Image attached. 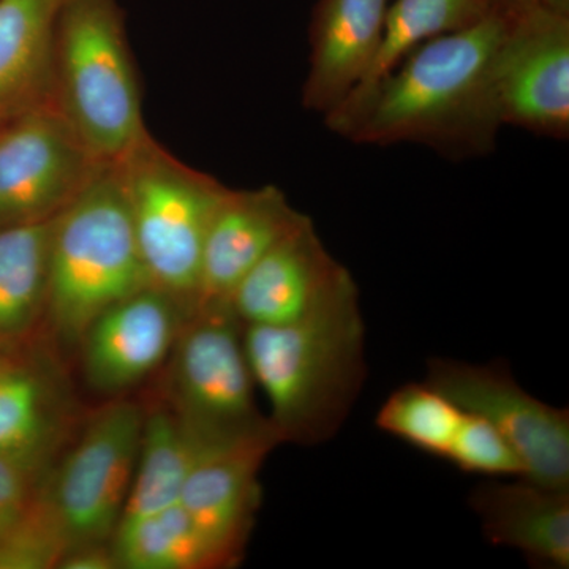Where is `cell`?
I'll return each mask as SVG.
<instances>
[{"mask_svg": "<svg viewBox=\"0 0 569 569\" xmlns=\"http://www.w3.org/2000/svg\"><path fill=\"white\" fill-rule=\"evenodd\" d=\"M508 14L426 41L383 77L355 89L325 116L355 144H421L449 159L488 156L501 121L492 86L493 54Z\"/></svg>", "mask_w": 569, "mask_h": 569, "instance_id": "6da1fadb", "label": "cell"}, {"mask_svg": "<svg viewBox=\"0 0 569 569\" xmlns=\"http://www.w3.org/2000/svg\"><path fill=\"white\" fill-rule=\"evenodd\" d=\"M365 340L355 280L305 320L244 326L247 359L280 443L318 445L336 436L365 381Z\"/></svg>", "mask_w": 569, "mask_h": 569, "instance_id": "7a4b0ae2", "label": "cell"}, {"mask_svg": "<svg viewBox=\"0 0 569 569\" xmlns=\"http://www.w3.org/2000/svg\"><path fill=\"white\" fill-rule=\"evenodd\" d=\"M48 103L100 163L119 162L149 132L119 0H66L52 41Z\"/></svg>", "mask_w": 569, "mask_h": 569, "instance_id": "3957f363", "label": "cell"}, {"mask_svg": "<svg viewBox=\"0 0 569 569\" xmlns=\"http://www.w3.org/2000/svg\"><path fill=\"white\" fill-rule=\"evenodd\" d=\"M148 284L118 164H100L51 220L44 321L78 346L100 313Z\"/></svg>", "mask_w": 569, "mask_h": 569, "instance_id": "277c9868", "label": "cell"}, {"mask_svg": "<svg viewBox=\"0 0 569 569\" xmlns=\"http://www.w3.org/2000/svg\"><path fill=\"white\" fill-rule=\"evenodd\" d=\"M167 365V407L203 452L280 443L257 406L244 325L231 305L197 307Z\"/></svg>", "mask_w": 569, "mask_h": 569, "instance_id": "5b68a950", "label": "cell"}, {"mask_svg": "<svg viewBox=\"0 0 569 569\" xmlns=\"http://www.w3.org/2000/svg\"><path fill=\"white\" fill-rule=\"evenodd\" d=\"M116 164L149 283L194 310L206 236L230 187L183 163L151 132Z\"/></svg>", "mask_w": 569, "mask_h": 569, "instance_id": "8992f818", "label": "cell"}, {"mask_svg": "<svg viewBox=\"0 0 569 569\" xmlns=\"http://www.w3.org/2000/svg\"><path fill=\"white\" fill-rule=\"evenodd\" d=\"M144 413L140 403L112 400L89 418L62 462L48 470L40 497L67 550L111 545L132 486Z\"/></svg>", "mask_w": 569, "mask_h": 569, "instance_id": "52a82bcc", "label": "cell"}, {"mask_svg": "<svg viewBox=\"0 0 569 569\" xmlns=\"http://www.w3.org/2000/svg\"><path fill=\"white\" fill-rule=\"evenodd\" d=\"M427 383L467 413L496 427L518 452L526 477L545 488L569 490V413L529 395L508 366L432 359Z\"/></svg>", "mask_w": 569, "mask_h": 569, "instance_id": "ba28073f", "label": "cell"}, {"mask_svg": "<svg viewBox=\"0 0 569 569\" xmlns=\"http://www.w3.org/2000/svg\"><path fill=\"white\" fill-rule=\"evenodd\" d=\"M44 102L0 121V227L48 222L100 168Z\"/></svg>", "mask_w": 569, "mask_h": 569, "instance_id": "9c48e42d", "label": "cell"}, {"mask_svg": "<svg viewBox=\"0 0 569 569\" xmlns=\"http://www.w3.org/2000/svg\"><path fill=\"white\" fill-rule=\"evenodd\" d=\"M501 126L569 137V17L535 3L509 18L492 61Z\"/></svg>", "mask_w": 569, "mask_h": 569, "instance_id": "30bf717a", "label": "cell"}, {"mask_svg": "<svg viewBox=\"0 0 569 569\" xmlns=\"http://www.w3.org/2000/svg\"><path fill=\"white\" fill-rule=\"evenodd\" d=\"M193 310L160 288H141L108 307L80 343L82 373L93 391L123 395L167 365Z\"/></svg>", "mask_w": 569, "mask_h": 569, "instance_id": "8fae6325", "label": "cell"}, {"mask_svg": "<svg viewBox=\"0 0 569 569\" xmlns=\"http://www.w3.org/2000/svg\"><path fill=\"white\" fill-rule=\"evenodd\" d=\"M353 280L309 217L253 266L230 305L244 326L291 325L312 316Z\"/></svg>", "mask_w": 569, "mask_h": 569, "instance_id": "7c38bea8", "label": "cell"}, {"mask_svg": "<svg viewBox=\"0 0 569 569\" xmlns=\"http://www.w3.org/2000/svg\"><path fill=\"white\" fill-rule=\"evenodd\" d=\"M307 219L272 183L228 189L206 236L197 307L230 305L253 266Z\"/></svg>", "mask_w": 569, "mask_h": 569, "instance_id": "4fadbf2b", "label": "cell"}, {"mask_svg": "<svg viewBox=\"0 0 569 569\" xmlns=\"http://www.w3.org/2000/svg\"><path fill=\"white\" fill-rule=\"evenodd\" d=\"M274 441L203 452L197 460L181 501L183 509L222 557L224 567L239 563L261 503L260 470Z\"/></svg>", "mask_w": 569, "mask_h": 569, "instance_id": "5bb4252c", "label": "cell"}, {"mask_svg": "<svg viewBox=\"0 0 569 569\" xmlns=\"http://www.w3.org/2000/svg\"><path fill=\"white\" fill-rule=\"evenodd\" d=\"M391 0H320L309 29V71L302 107L325 116L365 80L372 66Z\"/></svg>", "mask_w": 569, "mask_h": 569, "instance_id": "9a60e30c", "label": "cell"}, {"mask_svg": "<svg viewBox=\"0 0 569 569\" xmlns=\"http://www.w3.org/2000/svg\"><path fill=\"white\" fill-rule=\"evenodd\" d=\"M489 481L470 505L488 541L520 550L538 567L569 568V490L545 488L527 478Z\"/></svg>", "mask_w": 569, "mask_h": 569, "instance_id": "2e32d148", "label": "cell"}, {"mask_svg": "<svg viewBox=\"0 0 569 569\" xmlns=\"http://www.w3.org/2000/svg\"><path fill=\"white\" fill-rule=\"evenodd\" d=\"M66 0H0V121L48 102L56 26Z\"/></svg>", "mask_w": 569, "mask_h": 569, "instance_id": "e0dca14e", "label": "cell"}, {"mask_svg": "<svg viewBox=\"0 0 569 569\" xmlns=\"http://www.w3.org/2000/svg\"><path fill=\"white\" fill-rule=\"evenodd\" d=\"M69 422V396L54 370L18 361L0 372V455L52 460Z\"/></svg>", "mask_w": 569, "mask_h": 569, "instance_id": "ac0fdd59", "label": "cell"}, {"mask_svg": "<svg viewBox=\"0 0 569 569\" xmlns=\"http://www.w3.org/2000/svg\"><path fill=\"white\" fill-rule=\"evenodd\" d=\"M201 455L203 449L194 443L170 408H146L137 468L119 527L178 505Z\"/></svg>", "mask_w": 569, "mask_h": 569, "instance_id": "d6986e66", "label": "cell"}, {"mask_svg": "<svg viewBox=\"0 0 569 569\" xmlns=\"http://www.w3.org/2000/svg\"><path fill=\"white\" fill-rule=\"evenodd\" d=\"M51 220L0 227V347L22 342L44 320Z\"/></svg>", "mask_w": 569, "mask_h": 569, "instance_id": "ffe728a7", "label": "cell"}, {"mask_svg": "<svg viewBox=\"0 0 569 569\" xmlns=\"http://www.w3.org/2000/svg\"><path fill=\"white\" fill-rule=\"evenodd\" d=\"M111 548L118 569L227 568L181 503L123 523Z\"/></svg>", "mask_w": 569, "mask_h": 569, "instance_id": "44dd1931", "label": "cell"}, {"mask_svg": "<svg viewBox=\"0 0 569 569\" xmlns=\"http://www.w3.org/2000/svg\"><path fill=\"white\" fill-rule=\"evenodd\" d=\"M492 11V0H395L376 59L358 88L383 77L426 41L466 29Z\"/></svg>", "mask_w": 569, "mask_h": 569, "instance_id": "7402d4cb", "label": "cell"}, {"mask_svg": "<svg viewBox=\"0 0 569 569\" xmlns=\"http://www.w3.org/2000/svg\"><path fill=\"white\" fill-rule=\"evenodd\" d=\"M463 411L429 383L397 388L377 415V426L410 447L447 458Z\"/></svg>", "mask_w": 569, "mask_h": 569, "instance_id": "603a6c76", "label": "cell"}, {"mask_svg": "<svg viewBox=\"0 0 569 569\" xmlns=\"http://www.w3.org/2000/svg\"><path fill=\"white\" fill-rule=\"evenodd\" d=\"M463 473L492 478H523L518 452L486 419L463 411L447 458Z\"/></svg>", "mask_w": 569, "mask_h": 569, "instance_id": "cb8c5ba5", "label": "cell"}, {"mask_svg": "<svg viewBox=\"0 0 569 569\" xmlns=\"http://www.w3.org/2000/svg\"><path fill=\"white\" fill-rule=\"evenodd\" d=\"M66 550L39 492L24 519L0 538V569H54Z\"/></svg>", "mask_w": 569, "mask_h": 569, "instance_id": "d4e9b609", "label": "cell"}, {"mask_svg": "<svg viewBox=\"0 0 569 569\" xmlns=\"http://www.w3.org/2000/svg\"><path fill=\"white\" fill-rule=\"evenodd\" d=\"M51 460L0 455V538L24 519L39 496Z\"/></svg>", "mask_w": 569, "mask_h": 569, "instance_id": "484cf974", "label": "cell"}, {"mask_svg": "<svg viewBox=\"0 0 569 569\" xmlns=\"http://www.w3.org/2000/svg\"><path fill=\"white\" fill-rule=\"evenodd\" d=\"M56 569H118L111 545H82L67 550Z\"/></svg>", "mask_w": 569, "mask_h": 569, "instance_id": "4316f807", "label": "cell"}, {"mask_svg": "<svg viewBox=\"0 0 569 569\" xmlns=\"http://www.w3.org/2000/svg\"><path fill=\"white\" fill-rule=\"evenodd\" d=\"M492 2L497 11L512 17V14L535 6V3H538V0H492Z\"/></svg>", "mask_w": 569, "mask_h": 569, "instance_id": "83f0119b", "label": "cell"}, {"mask_svg": "<svg viewBox=\"0 0 569 569\" xmlns=\"http://www.w3.org/2000/svg\"><path fill=\"white\" fill-rule=\"evenodd\" d=\"M539 6L546 9L557 11V13L568 14L569 17V0H538Z\"/></svg>", "mask_w": 569, "mask_h": 569, "instance_id": "f1b7e54d", "label": "cell"}, {"mask_svg": "<svg viewBox=\"0 0 569 569\" xmlns=\"http://www.w3.org/2000/svg\"><path fill=\"white\" fill-rule=\"evenodd\" d=\"M14 362H18L17 358H13V356L10 355V350L0 347V372H3V370L9 369V367L13 366Z\"/></svg>", "mask_w": 569, "mask_h": 569, "instance_id": "f546056e", "label": "cell"}]
</instances>
